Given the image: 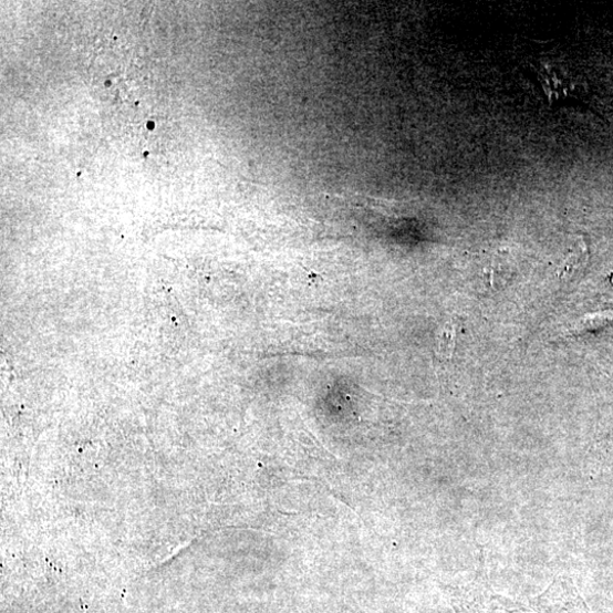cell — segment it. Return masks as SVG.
Instances as JSON below:
<instances>
[{
    "label": "cell",
    "instance_id": "cell-3",
    "mask_svg": "<svg viewBox=\"0 0 613 613\" xmlns=\"http://www.w3.org/2000/svg\"><path fill=\"white\" fill-rule=\"evenodd\" d=\"M456 345V332L455 326L448 323L444 329L440 339V352L446 357H451Z\"/></svg>",
    "mask_w": 613,
    "mask_h": 613
},
{
    "label": "cell",
    "instance_id": "cell-2",
    "mask_svg": "<svg viewBox=\"0 0 613 613\" xmlns=\"http://www.w3.org/2000/svg\"><path fill=\"white\" fill-rule=\"evenodd\" d=\"M531 613H592L573 581L559 576L541 595L530 601Z\"/></svg>",
    "mask_w": 613,
    "mask_h": 613
},
{
    "label": "cell",
    "instance_id": "cell-1",
    "mask_svg": "<svg viewBox=\"0 0 613 613\" xmlns=\"http://www.w3.org/2000/svg\"><path fill=\"white\" fill-rule=\"evenodd\" d=\"M450 598L458 613H531L529 605L497 593L479 576L453 586Z\"/></svg>",
    "mask_w": 613,
    "mask_h": 613
}]
</instances>
